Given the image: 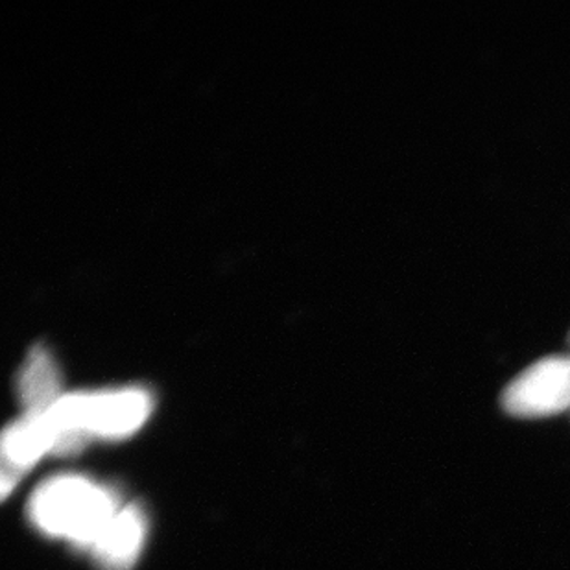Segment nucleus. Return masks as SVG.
<instances>
[{
    "label": "nucleus",
    "instance_id": "1",
    "mask_svg": "<svg viewBox=\"0 0 570 570\" xmlns=\"http://www.w3.org/2000/svg\"><path fill=\"white\" fill-rule=\"evenodd\" d=\"M150 409V395L139 387L61 395L45 414L52 434V452L70 454L91 438L120 440L131 436L145 425Z\"/></svg>",
    "mask_w": 570,
    "mask_h": 570
},
{
    "label": "nucleus",
    "instance_id": "2",
    "mask_svg": "<svg viewBox=\"0 0 570 570\" xmlns=\"http://www.w3.org/2000/svg\"><path fill=\"white\" fill-rule=\"evenodd\" d=\"M120 510L114 491L76 474L55 476L33 491L28 513L41 532L91 549Z\"/></svg>",
    "mask_w": 570,
    "mask_h": 570
},
{
    "label": "nucleus",
    "instance_id": "3",
    "mask_svg": "<svg viewBox=\"0 0 570 570\" xmlns=\"http://www.w3.org/2000/svg\"><path fill=\"white\" fill-rule=\"evenodd\" d=\"M504 409L521 417L558 414L570 406V356H549L528 367L504 392Z\"/></svg>",
    "mask_w": 570,
    "mask_h": 570
},
{
    "label": "nucleus",
    "instance_id": "4",
    "mask_svg": "<svg viewBox=\"0 0 570 570\" xmlns=\"http://www.w3.org/2000/svg\"><path fill=\"white\" fill-rule=\"evenodd\" d=\"M52 452V436L43 415H24L8 426L2 438V491L8 495L22 474Z\"/></svg>",
    "mask_w": 570,
    "mask_h": 570
},
{
    "label": "nucleus",
    "instance_id": "5",
    "mask_svg": "<svg viewBox=\"0 0 570 570\" xmlns=\"http://www.w3.org/2000/svg\"><path fill=\"white\" fill-rule=\"evenodd\" d=\"M145 539V513L137 507H125L115 513L89 550L104 570H129L139 558Z\"/></svg>",
    "mask_w": 570,
    "mask_h": 570
},
{
    "label": "nucleus",
    "instance_id": "6",
    "mask_svg": "<svg viewBox=\"0 0 570 570\" xmlns=\"http://www.w3.org/2000/svg\"><path fill=\"white\" fill-rule=\"evenodd\" d=\"M19 393L24 415L47 414L63 395L60 370L45 347L30 351L19 377Z\"/></svg>",
    "mask_w": 570,
    "mask_h": 570
}]
</instances>
